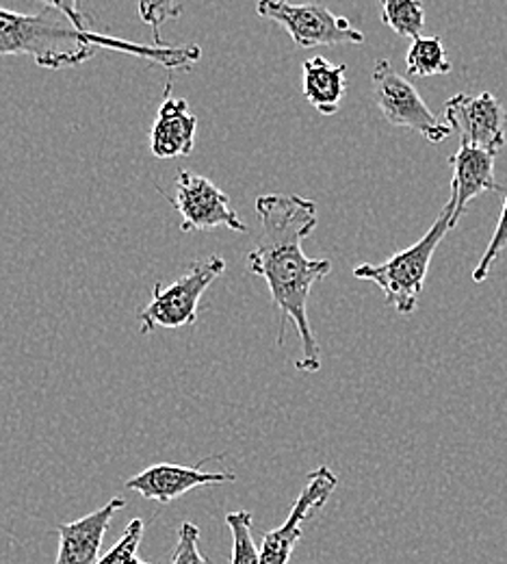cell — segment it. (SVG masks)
I'll use <instances>...</instances> for the list:
<instances>
[{
  "mask_svg": "<svg viewBox=\"0 0 507 564\" xmlns=\"http://www.w3.org/2000/svg\"><path fill=\"white\" fill-rule=\"evenodd\" d=\"M444 118L460 135V145H473L499 154L506 148L507 111L502 100L484 91L480 96L458 94L444 102Z\"/></svg>",
  "mask_w": 507,
  "mask_h": 564,
  "instance_id": "cell-8",
  "label": "cell"
},
{
  "mask_svg": "<svg viewBox=\"0 0 507 564\" xmlns=\"http://www.w3.org/2000/svg\"><path fill=\"white\" fill-rule=\"evenodd\" d=\"M126 506L122 497H113L102 508L80 517L73 523H62L55 528L59 536V554L55 564H98L102 539L115 517Z\"/></svg>",
  "mask_w": 507,
  "mask_h": 564,
  "instance_id": "cell-12",
  "label": "cell"
},
{
  "mask_svg": "<svg viewBox=\"0 0 507 564\" xmlns=\"http://www.w3.org/2000/svg\"><path fill=\"white\" fill-rule=\"evenodd\" d=\"M304 96L321 113L334 116L348 94V66L330 64L323 57L304 62Z\"/></svg>",
  "mask_w": 507,
  "mask_h": 564,
  "instance_id": "cell-14",
  "label": "cell"
},
{
  "mask_svg": "<svg viewBox=\"0 0 507 564\" xmlns=\"http://www.w3.org/2000/svg\"><path fill=\"white\" fill-rule=\"evenodd\" d=\"M223 272L225 261L218 254H211L202 261H194L189 270L169 286L154 282L152 300L137 315L140 333L150 335L156 328L176 330L183 326H194L198 322V306L202 295Z\"/></svg>",
  "mask_w": 507,
  "mask_h": 564,
  "instance_id": "cell-4",
  "label": "cell"
},
{
  "mask_svg": "<svg viewBox=\"0 0 507 564\" xmlns=\"http://www.w3.org/2000/svg\"><path fill=\"white\" fill-rule=\"evenodd\" d=\"M495 152L473 145H460V150L449 156V165L453 170L451 198L455 200L451 228L458 226L475 198L486 192H504V185L495 176Z\"/></svg>",
  "mask_w": 507,
  "mask_h": 564,
  "instance_id": "cell-11",
  "label": "cell"
},
{
  "mask_svg": "<svg viewBox=\"0 0 507 564\" xmlns=\"http://www.w3.org/2000/svg\"><path fill=\"white\" fill-rule=\"evenodd\" d=\"M144 539V521L133 519L122 539L98 561V564H135L137 563V550Z\"/></svg>",
  "mask_w": 507,
  "mask_h": 564,
  "instance_id": "cell-19",
  "label": "cell"
},
{
  "mask_svg": "<svg viewBox=\"0 0 507 564\" xmlns=\"http://www.w3.org/2000/svg\"><path fill=\"white\" fill-rule=\"evenodd\" d=\"M202 465L205 460H200L196 467H183V465H169V463L152 465L135 478H131L126 482V489L142 495L145 499L169 503L198 487H211V485H223V482L236 480L232 471H205Z\"/></svg>",
  "mask_w": 507,
  "mask_h": 564,
  "instance_id": "cell-10",
  "label": "cell"
},
{
  "mask_svg": "<svg viewBox=\"0 0 507 564\" xmlns=\"http://www.w3.org/2000/svg\"><path fill=\"white\" fill-rule=\"evenodd\" d=\"M453 212H455V200L449 198L442 212L438 213L430 230L417 243L393 254L388 261L379 265H371V263L359 265L354 270V276L359 281L375 282L384 291L386 304H390L399 315H412L419 306V297L426 286L432 257L440 241L451 230Z\"/></svg>",
  "mask_w": 507,
  "mask_h": 564,
  "instance_id": "cell-3",
  "label": "cell"
},
{
  "mask_svg": "<svg viewBox=\"0 0 507 564\" xmlns=\"http://www.w3.org/2000/svg\"><path fill=\"white\" fill-rule=\"evenodd\" d=\"M40 7H44L46 11H57V13H62L70 24H73L74 29H78V31H93L89 24H91V20H89V15L85 13V9H82V4H80V0H35Z\"/></svg>",
  "mask_w": 507,
  "mask_h": 564,
  "instance_id": "cell-22",
  "label": "cell"
},
{
  "mask_svg": "<svg viewBox=\"0 0 507 564\" xmlns=\"http://www.w3.org/2000/svg\"><path fill=\"white\" fill-rule=\"evenodd\" d=\"M98 51L142 57L165 70H189L202 59L196 44L154 46L118 40L98 31H78L57 11L18 13L0 7V57H31L40 68L64 70L93 59Z\"/></svg>",
  "mask_w": 507,
  "mask_h": 564,
  "instance_id": "cell-2",
  "label": "cell"
},
{
  "mask_svg": "<svg viewBox=\"0 0 507 564\" xmlns=\"http://www.w3.org/2000/svg\"><path fill=\"white\" fill-rule=\"evenodd\" d=\"M339 478L330 467H317L310 476L306 487L297 497V501L290 508L287 521L267 532L263 536V543L258 547L261 552V564H289L293 550L297 547L301 534H304V523L315 517L317 510L323 508V503L330 499V495L337 491Z\"/></svg>",
  "mask_w": 507,
  "mask_h": 564,
  "instance_id": "cell-9",
  "label": "cell"
},
{
  "mask_svg": "<svg viewBox=\"0 0 507 564\" xmlns=\"http://www.w3.org/2000/svg\"><path fill=\"white\" fill-rule=\"evenodd\" d=\"M198 118L185 98L167 96L158 107L156 122L150 131V150L156 159L189 156L196 145Z\"/></svg>",
  "mask_w": 507,
  "mask_h": 564,
  "instance_id": "cell-13",
  "label": "cell"
},
{
  "mask_svg": "<svg viewBox=\"0 0 507 564\" xmlns=\"http://www.w3.org/2000/svg\"><path fill=\"white\" fill-rule=\"evenodd\" d=\"M382 22L399 37L417 40L426 26L421 0H382Z\"/></svg>",
  "mask_w": 507,
  "mask_h": 564,
  "instance_id": "cell-16",
  "label": "cell"
},
{
  "mask_svg": "<svg viewBox=\"0 0 507 564\" xmlns=\"http://www.w3.org/2000/svg\"><path fill=\"white\" fill-rule=\"evenodd\" d=\"M371 91L388 124L415 131L430 143H442L453 133L449 124H440L436 120L417 87L404 74L395 70L388 59H379L375 64L371 74Z\"/></svg>",
  "mask_w": 507,
  "mask_h": 564,
  "instance_id": "cell-6",
  "label": "cell"
},
{
  "mask_svg": "<svg viewBox=\"0 0 507 564\" xmlns=\"http://www.w3.org/2000/svg\"><path fill=\"white\" fill-rule=\"evenodd\" d=\"M140 18L142 22L152 29L154 35V46H165L163 37H161V29L169 22L180 18L183 13V4H178L176 0H140Z\"/></svg>",
  "mask_w": 507,
  "mask_h": 564,
  "instance_id": "cell-18",
  "label": "cell"
},
{
  "mask_svg": "<svg viewBox=\"0 0 507 564\" xmlns=\"http://www.w3.org/2000/svg\"><path fill=\"white\" fill-rule=\"evenodd\" d=\"M174 185L176 194L172 205L183 217V232H205L219 226L232 232H250V226L234 212L230 196L219 189L211 178L180 170Z\"/></svg>",
  "mask_w": 507,
  "mask_h": 564,
  "instance_id": "cell-7",
  "label": "cell"
},
{
  "mask_svg": "<svg viewBox=\"0 0 507 564\" xmlns=\"http://www.w3.org/2000/svg\"><path fill=\"white\" fill-rule=\"evenodd\" d=\"M406 72L408 76L430 78L451 72V62L442 46L440 37H417L412 40L406 55Z\"/></svg>",
  "mask_w": 507,
  "mask_h": 564,
  "instance_id": "cell-15",
  "label": "cell"
},
{
  "mask_svg": "<svg viewBox=\"0 0 507 564\" xmlns=\"http://www.w3.org/2000/svg\"><path fill=\"white\" fill-rule=\"evenodd\" d=\"M198 541H200V530L196 523H183L180 530H178V543H176V550L172 554V563L169 564H211L209 558H205L200 554V547H198Z\"/></svg>",
  "mask_w": 507,
  "mask_h": 564,
  "instance_id": "cell-21",
  "label": "cell"
},
{
  "mask_svg": "<svg viewBox=\"0 0 507 564\" xmlns=\"http://www.w3.org/2000/svg\"><path fill=\"white\" fill-rule=\"evenodd\" d=\"M256 13L265 20H274L287 29L297 48L363 44L361 33L343 15L332 13L321 2H289V0H258Z\"/></svg>",
  "mask_w": 507,
  "mask_h": 564,
  "instance_id": "cell-5",
  "label": "cell"
},
{
  "mask_svg": "<svg viewBox=\"0 0 507 564\" xmlns=\"http://www.w3.org/2000/svg\"><path fill=\"white\" fill-rule=\"evenodd\" d=\"M135 564H150V563H142V561H137Z\"/></svg>",
  "mask_w": 507,
  "mask_h": 564,
  "instance_id": "cell-23",
  "label": "cell"
},
{
  "mask_svg": "<svg viewBox=\"0 0 507 564\" xmlns=\"http://www.w3.org/2000/svg\"><path fill=\"white\" fill-rule=\"evenodd\" d=\"M507 248V194H506V203H504V209H502V215H499V221H497V228H495V232H493V237H491V243H488V248H486V252H484V257H482V261L477 263V268L473 270V281L475 282H484L488 276H491V270H493V265L497 263V259L504 254V250Z\"/></svg>",
  "mask_w": 507,
  "mask_h": 564,
  "instance_id": "cell-20",
  "label": "cell"
},
{
  "mask_svg": "<svg viewBox=\"0 0 507 564\" xmlns=\"http://www.w3.org/2000/svg\"><path fill=\"white\" fill-rule=\"evenodd\" d=\"M256 215L261 237L247 254V270L269 286L278 308V344H285L287 324L293 322L301 344L295 367L304 373H317L321 348L308 319V297L312 286L332 272V261L308 259L301 248L319 224L317 205L297 194H267L256 198Z\"/></svg>",
  "mask_w": 507,
  "mask_h": 564,
  "instance_id": "cell-1",
  "label": "cell"
},
{
  "mask_svg": "<svg viewBox=\"0 0 507 564\" xmlns=\"http://www.w3.org/2000/svg\"><path fill=\"white\" fill-rule=\"evenodd\" d=\"M225 523L232 532V564H261V552L252 536V512H230L225 514Z\"/></svg>",
  "mask_w": 507,
  "mask_h": 564,
  "instance_id": "cell-17",
  "label": "cell"
}]
</instances>
